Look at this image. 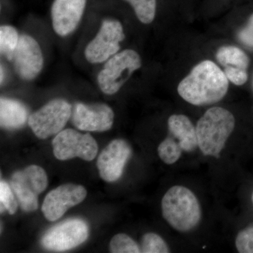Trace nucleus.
Returning a JSON list of instances; mask_svg holds the SVG:
<instances>
[{
	"mask_svg": "<svg viewBox=\"0 0 253 253\" xmlns=\"http://www.w3.org/2000/svg\"><path fill=\"white\" fill-rule=\"evenodd\" d=\"M229 80L216 63L204 60L191 69L178 84L179 96L194 106L216 104L226 96Z\"/></svg>",
	"mask_w": 253,
	"mask_h": 253,
	"instance_id": "nucleus-1",
	"label": "nucleus"
},
{
	"mask_svg": "<svg viewBox=\"0 0 253 253\" xmlns=\"http://www.w3.org/2000/svg\"><path fill=\"white\" fill-rule=\"evenodd\" d=\"M235 125V118L229 110L219 106L208 109L196 126L198 146L201 152L205 156L219 157Z\"/></svg>",
	"mask_w": 253,
	"mask_h": 253,
	"instance_id": "nucleus-2",
	"label": "nucleus"
},
{
	"mask_svg": "<svg viewBox=\"0 0 253 253\" xmlns=\"http://www.w3.org/2000/svg\"><path fill=\"white\" fill-rule=\"evenodd\" d=\"M161 208L163 217L173 229L188 232L201 221V206L193 191L185 186H174L163 197Z\"/></svg>",
	"mask_w": 253,
	"mask_h": 253,
	"instance_id": "nucleus-3",
	"label": "nucleus"
},
{
	"mask_svg": "<svg viewBox=\"0 0 253 253\" xmlns=\"http://www.w3.org/2000/svg\"><path fill=\"white\" fill-rule=\"evenodd\" d=\"M140 55L133 49L119 51L105 62L97 76L99 89L104 94H116L141 67Z\"/></svg>",
	"mask_w": 253,
	"mask_h": 253,
	"instance_id": "nucleus-4",
	"label": "nucleus"
},
{
	"mask_svg": "<svg viewBox=\"0 0 253 253\" xmlns=\"http://www.w3.org/2000/svg\"><path fill=\"white\" fill-rule=\"evenodd\" d=\"M9 184L21 209L33 212L38 208V196L47 187L48 177L42 168L33 165L14 173Z\"/></svg>",
	"mask_w": 253,
	"mask_h": 253,
	"instance_id": "nucleus-5",
	"label": "nucleus"
},
{
	"mask_svg": "<svg viewBox=\"0 0 253 253\" xmlns=\"http://www.w3.org/2000/svg\"><path fill=\"white\" fill-rule=\"evenodd\" d=\"M72 115L71 104L62 99H55L32 113L28 126L37 137L45 139L62 131Z\"/></svg>",
	"mask_w": 253,
	"mask_h": 253,
	"instance_id": "nucleus-6",
	"label": "nucleus"
},
{
	"mask_svg": "<svg viewBox=\"0 0 253 253\" xmlns=\"http://www.w3.org/2000/svg\"><path fill=\"white\" fill-rule=\"evenodd\" d=\"M125 38L122 23L112 18L104 19L99 31L84 50L86 61L92 64L106 62L119 52L121 43Z\"/></svg>",
	"mask_w": 253,
	"mask_h": 253,
	"instance_id": "nucleus-7",
	"label": "nucleus"
},
{
	"mask_svg": "<svg viewBox=\"0 0 253 253\" xmlns=\"http://www.w3.org/2000/svg\"><path fill=\"white\" fill-rule=\"evenodd\" d=\"M89 226L78 218L68 219L52 226L42 237L44 249L63 252L78 247L89 237Z\"/></svg>",
	"mask_w": 253,
	"mask_h": 253,
	"instance_id": "nucleus-8",
	"label": "nucleus"
},
{
	"mask_svg": "<svg viewBox=\"0 0 253 253\" xmlns=\"http://www.w3.org/2000/svg\"><path fill=\"white\" fill-rule=\"evenodd\" d=\"M53 153L59 161L80 158L91 161L98 153V145L89 133L82 134L73 129H66L56 134L52 141Z\"/></svg>",
	"mask_w": 253,
	"mask_h": 253,
	"instance_id": "nucleus-9",
	"label": "nucleus"
},
{
	"mask_svg": "<svg viewBox=\"0 0 253 253\" xmlns=\"http://www.w3.org/2000/svg\"><path fill=\"white\" fill-rule=\"evenodd\" d=\"M11 61L18 77L25 81L36 79L44 66V56L39 43L28 35L20 36Z\"/></svg>",
	"mask_w": 253,
	"mask_h": 253,
	"instance_id": "nucleus-10",
	"label": "nucleus"
},
{
	"mask_svg": "<svg viewBox=\"0 0 253 253\" xmlns=\"http://www.w3.org/2000/svg\"><path fill=\"white\" fill-rule=\"evenodd\" d=\"M86 190L79 184H62L48 193L42 206V212L49 221L60 219L70 208L85 199Z\"/></svg>",
	"mask_w": 253,
	"mask_h": 253,
	"instance_id": "nucleus-11",
	"label": "nucleus"
},
{
	"mask_svg": "<svg viewBox=\"0 0 253 253\" xmlns=\"http://www.w3.org/2000/svg\"><path fill=\"white\" fill-rule=\"evenodd\" d=\"M131 156L130 146L123 139H115L99 154L97 168L101 179L115 182L123 175L126 165Z\"/></svg>",
	"mask_w": 253,
	"mask_h": 253,
	"instance_id": "nucleus-12",
	"label": "nucleus"
},
{
	"mask_svg": "<svg viewBox=\"0 0 253 253\" xmlns=\"http://www.w3.org/2000/svg\"><path fill=\"white\" fill-rule=\"evenodd\" d=\"M114 112L106 104L78 103L73 110V125L82 131H106L112 127Z\"/></svg>",
	"mask_w": 253,
	"mask_h": 253,
	"instance_id": "nucleus-13",
	"label": "nucleus"
},
{
	"mask_svg": "<svg viewBox=\"0 0 253 253\" xmlns=\"http://www.w3.org/2000/svg\"><path fill=\"white\" fill-rule=\"evenodd\" d=\"M86 4V0H54L51 17L55 33L61 37L72 33L81 23Z\"/></svg>",
	"mask_w": 253,
	"mask_h": 253,
	"instance_id": "nucleus-14",
	"label": "nucleus"
},
{
	"mask_svg": "<svg viewBox=\"0 0 253 253\" xmlns=\"http://www.w3.org/2000/svg\"><path fill=\"white\" fill-rule=\"evenodd\" d=\"M216 59L224 68V72L231 83L241 86L247 82L250 59L241 48L233 45L221 46L216 53Z\"/></svg>",
	"mask_w": 253,
	"mask_h": 253,
	"instance_id": "nucleus-15",
	"label": "nucleus"
},
{
	"mask_svg": "<svg viewBox=\"0 0 253 253\" xmlns=\"http://www.w3.org/2000/svg\"><path fill=\"white\" fill-rule=\"evenodd\" d=\"M168 130L186 152H192L198 146L196 126L185 115L174 114L168 121Z\"/></svg>",
	"mask_w": 253,
	"mask_h": 253,
	"instance_id": "nucleus-16",
	"label": "nucleus"
},
{
	"mask_svg": "<svg viewBox=\"0 0 253 253\" xmlns=\"http://www.w3.org/2000/svg\"><path fill=\"white\" fill-rule=\"evenodd\" d=\"M28 110L21 101L1 98L0 125L2 128L16 129L22 127L28 121Z\"/></svg>",
	"mask_w": 253,
	"mask_h": 253,
	"instance_id": "nucleus-17",
	"label": "nucleus"
},
{
	"mask_svg": "<svg viewBox=\"0 0 253 253\" xmlns=\"http://www.w3.org/2000/svg\"><path fill=\"white\" fill-rule=\"evenodd\" d=\"M19 38L17 30L14 26L4 25L0 28V51L1 56L8 61H12Z\"/></svg>",
	"mask_w": 253,
	"mask_h": 253,
	"instance_id": "nucleus-18",
	"label": "nucleus"
},
{
	"mask_svg": "<svg viewBox=\"0 0 253 253\" xmlns=\"http://www.w3.org/2000/svg\"><path fill=\"white\" fill-rule=\"evenodd\" d=\"M183 149L180 144L170 135L167 136L159 144L158 154L163 163L172 165L179 161L182 154Z\"/></svg>",
	"mask_w": 253,
	"mask_h": 253,
	"instance_id": "nucleus-19",
	"label": "nucleus"
},
{
	"mask_svg": "<svg viewBox=\"0 0 253 253\" xmlns=\"http://www.w3.org/2000/svg\"><path fill=\"white\" fill-rule=\"evenodd\" d=\"M134 9L136 16L141 23L150 24L156 17L157 2L156 0H124Z\"/></svg>",
	"mask_w": 253,
	"mask_h": 253,
	"instance_id": "nucleus-20",
	"label": "nucleus"
},
{
	"mask_svg": "<svg viewBox=\"0 0 253 253\" xmlns=\"http://www.w3.org/2000/svg\"><path fill=\"white\" fill-rule=\"evenodd\" d=\"M141 253H168L169 247L161 236L155 233H146L142 236L140 246Z\"/></svg>",
	"mask_w": 253,
	"mask_h": 253,
	"instance_id": "nucleus-21",
	"label": "nucleus"
},
{
	"mask_svg": "<svg viewBox=\"0 0 253 253\" xmlns=\"http://www.w3.org/2000/svg\"><path fill=\"white\" fill-rule=\"evenodd\" d=\"M110 251L113 253H141L140 246L126 234L113 236L110 242Z\"/></svg>",
	"mask_w": 253,
	"mask_h": 253,
	"instance_id": "nucleus-22",
	"label": "nucleus"
},
{
	"mask_svg": "<svg viewBox=\"0 0 253 253\" xmlns=\"http://www.w3.org/2000/svg\"><path fill=\"white\" fill-rule=\"evenodd\" d=\"M10 184L4 180L0 182V202L1 212L7 211L10 214H14L18 209V201Z\"/></svg>",
	"mask_w": 253,
	"mask_h": 253,
	"instance_id": "nucleus-23",
	"label": "nucleus"
},
{
	"mask_svg": "<svg viewBox=\"0 0 253 253\" xmlns=\"http://www.w3.org/2000/svg\"><path fill=\"white\" fill-rule=\"evenodd\" d=\"M235 244L239 253H253V226L240 231Z\"/></svg>",
	"mask_w": 253,
	"mask_h": 253,
	"instance_id": "nucleus-24",
	"label": "nucleus"
},
{
	"mask_svg": "<svg viewBox=\"0 0 253 253\" xmlns=\"http://www.w3.org/2000/svg\"><path fill=\"white\" fill-rule=\"evenodd\" d=\"M237 38L243 45L253 50V14L250 16L246 26L238 32Z\"/></svg>",
	"mask_w": 253,
	"mask_h": 253,
	"instance_id": "nucleus-25",
	"label": "nucleus"
},
{
	"mask_svg": "<svg viewBox=\"0 0 253 253\" xmlns=\"http://www.w3.org/2000/svg\"><path fill=\"white\" fill-rule=\"evenodd\" d=\"M4 68L2 67V65L1 66V79H0V81H1V84H2L3 82L4 81Z\"/></svg>",
	"mask_w": 253,
	"mask_h": 253,
	"instance_id": "nucleus-26",
	"label": "nucleus"
},
{
	"mask_svg": "<svg viewBox=\"0 0 253 253\" xmlns=\"http://www.w3.org/2000/svg\"><path fill=\"white\" fill-rule=\"evenodd\" d=\"M252 201H253V195H252Z\"/></svg>",
	"mask_w": 253,
	"mask_h": 253,
	"instance_id": "nucleus-27",
	"label": "nucleus"
},
{
	"mask_svg": "<svg viewBox=\"0 0 253 253\" xmlns=\"http://www.w3.org/2000/svg\"></svg>",
	"mask_w": 253,
	"mask_h": 253,
	"instance_id": "nucleus-28",
	"label": "nucleus"
}]
</instances>
